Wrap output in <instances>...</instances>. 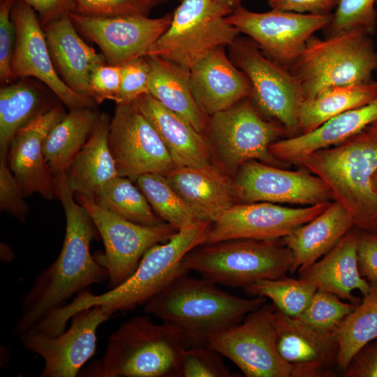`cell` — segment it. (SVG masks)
Instances as JSON below:
<instances>
[{"instance_id":"obj_8","label":"cell","mask_w":377,"mask_h":377,"mask_svg":"<svg viewBox=\"0 0 377 377\" xmlns=\"http://www.w3.org/2000/svg\"><path fill=\"white\" fill-rule=\"evenodd\" d=\"M232 10L214 0H182L168 29L147 56L157 57L190 71L219 47H228L239 36L226 21Z\"/></svg>"},{"instance_id":"obj_38","label":"cell","mask_w":377,"mask_h":377,"mask_svg":"<svg viewBox=\"0 0 377 377\" xmlns=\"http://www.w3.org/2000/svg\"><path fill=\"white\" fill-rule=\"evenodd\" d=\"M357 304L343 302L334 294L317 290L308 306L297 318L318 331L336 333Z\"/></svg>"},{"instance_id":"obj_20","label":"cell","mask_w":377,"mask_h":377,"mask_svg":"<svg viewBox=\"0 0 377 377\" xmlns=\"http://www.w3.org/2000/svg\"><path fill=\"white\" fill-rule=\"evenodd\" d=\"M65 114L61 105L53 106L20 129L10 142L7 164L25 197L38 193L47 200L57 198L54 178L45 159L43 142Z\"/></svg>"},{"instance_id":"obj_17","label":"cell","mask_w":377,"mask_h":377,"mask_svg":"<svg viewBox=\"0 0 377 377\" xmlns=\"http://www.w3.org/2000/svg\"><path fill=\"white\" fill-rule=\"evenodd\" d=\"M233 182L237 199L243 203L309 206L333 200L327 186L311 172L287 170L256 160L242 164Z\"/></svg>"},{"instance_id":"obj_29","label":"cell","mask_w":377,"mask_h":377,"mask_svg":"<svg viewBox=\"0 0 377 377\" xmlns=\"http://www.w3.org/2000/svg\"><path fill=\"white\" fill-rule=\"evenodd\" d=\"M110 120L108 114L99 113L93 131L66 173L74 194L93 198L101 186L119 175L108 145Z\"/></svg>"},{"instance_id":"obj_1","label":"cell","mask_w":377,"mask_h":377,"mask_svg":"<svg viewBox=\"0 0 377 377\" xmlns=\"http://www.w3.org/2000/svg\"><path fill=\"white\" fill-rule=\"evenodd\" d=\"M54 177L56 198L64 208L66 227L57 259L36 277L24 297L13 334L18 338L91 285L108 280V271L90 252L98 230L88 212L75 198L66 173Z\"/></svg>"},{"instance_id":"obj_36","label":"cell","mask_w":377,"mask_h":377,"mask_svg":"<svg viewBox=\"0 0 377 377\" xmlns=\"http://www.w3.org/2000/svg\"><path fill=\"white\" fill-rule=\"evenodd\" d=\"M132 180L145 195L155 213L177 230L202 220L172 188L164 175L148 173Z\"/></svg>"},{"instance_id":"obj_11","label":"cell","mask_w":377,"mask_h":377,"mask_svg":"<svg viewBox=\"0 0 377 377\" xmlns=\"http://www.w3.org/2000/svg\"><path fill=\"white\" fill-rule=\"evenodd\" d=\"M74 195L91 216L103 240L104 252L94 258L108 271L109 290L118 287L133 274L151 247L169 240L178 231L166 222L145 226L130 221L100 206L92 198Z\"/></svg>"},{"instance_id":"obj_3","label":"cell","mask_w":377,"mask_h":377,"mask_svg":"<svg viewBox=\"0 0 377 377\" xmlns=\"http://www.w3.org/2000/svg\"><path fill=\"white\" fill-rule=\"evenodd\" d=\"M183 271L144 305V311L176 326L188 347L206 344L209 337L239 323L266 302L243 298L220 289L202 277Z\"/></svg>"},{"instance_id":"obj_31","label":"cell","mask_w":377,"mask_h":377,"mask_svg":"<svg viewBox=\"0 0 377 377\" xmlns=\"http://www.w3.org/2000/svg\"><path fill=\"white\" fill-rule=\"evenodd\" d=\"M98 115L94 108H72L50 130L43 142V151L53 176L66 173L93 131Z\"/></svg>"},{"instance_id":"obj_2","label":"cell","mask_w":377,"mask_h":377,"mask_svg":"<svg viewBox=\"0 0 377 377\" xmlns=\"http://www.w3.org/2000/svg\"><path fill=\"white\" fill-rule=\"evenodd\" d=\"M211 226L200 220L178 230L169 240L151 247L122 284L101 295L91 293L89 288L80 292L70 303L42 320L38 330L47 336L59 335L74 314L94 306H101L113 316L145 305L177 275L186 271L181 266L184 257L206 243Z\"/></svg>"},{"instance_id":"obj_42","label":"cell","mask_w":377,"mask_h":377,"mask_svg":"<svg viewBox=\"0 0 377 377\" xmlns=\"http://www.w3.org/2000/svg\"><path fill=\"white\" fill-rule=\"evenodd\" d=\"M150 71L147 56L121 66V84L116 104L132 102L143 94H149Z\"/></svg>"},{"instance_id":"obj_28","label":"cell","mask_w":377,"mask_h":377,"mask_svg":"<svg viewBox=\"0 0 377 377\" xmlns=\"http://www.w3.org/2000/svg\"><path fill=\"white\" fill-rule=\"evenodd\" d=\"M354 227L350 215L339 202H331L316 217L282 238L290 250V274L301 273L328 253Z\"/></svg>"},{"instance_id":"obj_22","label":"cell","mask_w":377,"mask_h":377,"mask_svg":"<svg viewBox=\"0 0 377 377\" xmlns=\"http://www.w3.org/2000/svg\"><path fill=\"white\" fill-rule=\"evenodd\" d=\"M189 73L194 97L208 117L251 96L247 76L233 64L223 47L206 55Z\"/></svg>"},{"instance_id":"obj_19","label":"cell","mask_w":377,"mask_h":377,"mask_svg":"<svg viewBox=\"0 0 377 377\" xmlns=\"http://www.w3.org/2000/svg\"><path fill=\"white\" fill-rule=\"evenodd\" d=\"M12 18L16 32L11 64L15 78H37L70 109L94 108L96 103L93 98L75 91L59 77L52 59L44 29L34 8L22 0H16Z\"/></svg>"},{"instance_id":"obj_24","label":"cell","mask_w":377,"mask_h":377,"mask_svg":"<svg viewBox=\"0 0 377 377\" xmlns=\"http://www.w3.org/2000/svg\"><path fill=\"white\" fill-rule=\"evenodd\" d=\"M377 121V99L328 119L316 129L277 140L269 152L284 165L298 164L309 154L339 145Z\"/></svg>"},{"instance_id":"obj_6","label":"cell","mask_w":377,"mask_h":377,"mask_svg":"<svg viewBox=\"0 0 377 377\" xmlns=\"http://www.w3.org/2000/svg\"><path fill=\"white\" fill-rule=\"evenodd\" d=\"M377 70V50L371 36L361 29L320 39L311 36L288 71L303 100L330 88L367 83Z\"/></svg>"},{"instance_id":"obj_7","label":"cell","mask_w":377,"mask_h":377,"mask_svg":"<svg viewBox=\"0 0 377 377\" xmlns=\"http://www.w3.org/2000/svg\"><path fill=\"white\" fill-rule=\"evenodd\" d=\"M293 257L282 239H235L205 243L190 251L181 266L217 285L246 288L290 272Z\"/></svg>"},{"instance_id":"obj_37","label":"cell","mask_w":377,"mask_h":377,"mask_svg":"<svg viewBox=\"0 0 377 377\" xmlns=\"http://www.w3.org/2000/svg\"><path fill=\"white\" fill-rule=\"evenodd\" d=\"M243 289L250 297L268 298L276 309L293 318H298L303 313L317 290L302 278L291 279L286 276L260 280Z\"/></svg>"},{"instance_id":"obj_41","label":"cell","mask_w":377,"mask_h":377,"mask_svg":"<svg viewBox=\"0 0 377 377\" xmlns=\"http://www.w3.org/2000/svg\"><path fill=\"white\" fill-rule=\"evenodd\" d=\"M154 6L148 0H75L72 12L94 17L148 15Z\"/></svg>"},{"instance_id":"obj_18","label":"cell","mask_w":377,"mask_h":377,"mask_svg":"<svg viewBox=\"0 0 377 377\" xmlns=\"http://www.w3.org/2000/svg\"><path fill=\"white\" fill-rule=\"evenodd\" d=\"M77 29L96 44L108 64L123 66L145 57L170 27L172 14L157 18L133 15L94 17L68 13Z\"/></svg>"},{"instance_id":"obj_48","label":"cell","mask_w":377,"mask_h":377,"mask_svg":"<svg viewBox=\"0 0 377 377\" xmlns=\"http://www.w3.org/2000/svg\"><path fill=\"white\" fill-rule=\"evenodd\" d=\"M340 0H267L273 10L302 14L325 15L332 14Z\"/></svg>"},{"instance_id":"obj_27","label":"cell","mask_w":377,"mask_h":377,"mask_svg":"<svg viewBox=\"0 0 377 377\" xmlns=\"http://www.w3.org/2000/svg\"><path fill=\"white\" fill-rule=\"evenodd\" d=\"M362 232L349 230L323 257L300 273L317 290L334 294L340 299L358 304L360 300L352 292L358 290L365 295L369 283L363 278L358 266V246Z\"/></svg>"},{"instance_id":"obj_25","label":"cell","mask_w":377,"mask_h":377,"mask_svg":"<svg viewBox=\"0 0 377 377\" xmlns=\"http://www.w3.org/2000/svg\"><path fill=\"white\" fill-rule=\"evenodd\" d=\"M43 27L52 59L59 77L68 87L89 96L91 74L97 66L107 64L105 58L80 37L68 13Z\"/></svg>"},{"instance_id":"obj_14","label":"cell","mask_w":377,"mask_h":377,"mask_svg":"<svg viewBox=\"0 0 377 377\" xmlns=\"http://www.w3.org/2000/svg\"><path fill=\"white\" fill-rule=\"evenodd\" d=\"M332 14L318 15L272 9L249 10L241 5L226 17L240 34L256 42L269 58L288 69L306 40L330 22Z\"/></svg>"},{"instance_id":"obj_56","label":"cell","mask_w":377,"mask_h":377,"mask_svg":"<svg viewBox=\"0 0 377 377\" xmlns=\"http://www.w3.org/2000/svg\"><path fill=\"white\" fill-rule=\"evenodd\" d=\"M375 122H376V123H377V121H376Z\"/></svg>"},{"instance_id":"obj_52","label":"cell","mask_w":377,"mask_h":377,"mask_svg":"<svg viewBox=\"0 0 377 377\" xmlns=\"http://www.w3.org/2000/svg\"><path fill=\"white\" fill-rule=\"evenodd\" d=\"M372 185H373L374 191L377 194V171L374 175L373 180H372Z\"/></svg>"},{"instance_id":"obj_40","label":"cell","mask_w":377,"mask_h":377,"mask_svg":"<svg viewBox=\"0 0 377 377\" xmlns=\"http://www.w3.org/2000/svg\"><path fill=\"white\" fill-rule=\"evenodd\" d=\"M223 357L207 344L186 347L180 357L178 377H231Z\"/></svg>"},{"instance_id":"obj_30","label":"cell","mask_w":377,"mask_h":377,"mask_svg":"<svg viewBox=\"0 0 377 377\" xmlns=\"http://www.w3.org/2000/svg\"><path fill=\"white\" fill-rule=\"evenodd\" d=\"M147 57L151 68L149 94L198 132L206 135L209 117L202 111L194 97L189 71L157 57Z\"/></svg>"},{"instance_id":"obj_55","label":"cell","mask_w":377,"mask_h":377,"mask_svg":"<svg viewBox=\"0 0 377 377\" xmlns=\"http://www.w3.org/2000/svg\"><path fill=\"white\" fill-rule=\"evenodd\" d=\"M148 1H151V0H148ZM151 3H152V2H151Z\"/></svg>"},{"instance_id":"obj_45","label":"cell","mask_w":377,"mask_h":377,"mask_svg":"<svg viewBox=\"0 0 377 377\" xmlns=\"http://www.w3.org/2000/svg\"><path fill=\"white\" fill-rule=\"evenodd\" d=\"M121 77V66L104 64L97 66L91 74L88 95L96 103L106 100L117 101Z\"/></svg>"},{"instance_id":"obj_33","label":"cell","mask_w":377,"mask_h":377,"mask_svg":"<svg viewBox=\"0 0 377 377\" xmlns=\"http://www.w3.org/2000/svg\"><path fill=\"white\" fill-rule=\"evenodd\" d=\"M49 106L38 88L26 82L3 86L0 89V156L6 158L16 133Z\"/></svg>"},{"instance_id":"obj_35","label":"cell","mask_w":377,"mask_h":377,"mask_svg":"<svg viewBox=\"0 0 377 377\" xmlns=\"http://www.w3.org/2000/svg\"><path fill=\"white\" fill-rule=\"evenodd\" d=\"M92 198L100 206L130 221L145 226L165 223L129 177L117 176L101 186Z\"/></svg>"},{"instance_id":"obj_4","label":"cell","mask_w":377,"mask_h":377,"mask_svg":"<svg viewBox=\"0 0 377 377\" xmlns=\"http://www.w3.org/2000/svg\"><path fill=\"white\" fill-rule=\"evenodd\" d=\"M298 165L321 179L332 198L348 211L354 228L377 232V123L343 143L315 151Z\"/></svg>"},{"instance_id":"obj_44","label":"cell","mask_w":377,"mask_h":377,"mask_svg":"<svg viewBox=\"0 0 377 377\" xmlns=\"http://www.w3.org/2000/svg\"><path fill=\"white\" fill-rule=\"evenodd\" d=\"M16 0H0V80L8 83L15 79L12 59L15 45V27L12 10Z\"/></svg>"},{"instance_id":"obj_49","label":"cell","mask_w":377,"mask_h":377,"mask_svg":"<svg viewBox=\"0 0 377 377\" xmlns=\"http://www.w3.org/2000/svg\"><path fill=\"white\" fill-rule=\"evenodd\" d=\"M40 16L43 26L64 14L72 12L75 0H22Z\"/></svg>"},{"instance_id":"obj_10","label":"cell","mask_w":377,"mask_h":377,"mask_svg":"<svg viewBox=\"0 0 377 377\" xmlns=\"http://www.w3.org/2000/svg\"><path fill=\"white\" fill-rule=\"evenodd\" d=\"M233 64L247 76L250 98L263 117L281 124L291 137L299 133L300 88L288 69L267 56L249 37L238 36L228 47Z\"/></svg>"},{"instance_id":"obj_5","label":"cell","mask_w":377,"mask_h":377,"mask_svg":"<svg viewBox=\"0 0 377 377\" xmlns=\"http://www.w3.org/2000/svg\"><path fill=\"white\" fill-rule=\"evenodd\" d=\"M188 347L182 332L147 316L123 323L108 339L104 353L81 370L84 377H178L179 360Z\"/></svg>"},{"instance_id":"obj_39","label":"cell","mask_w":377,"mask_h":377,"mask_svg":"<svg viewBox=\"0 0 377 377\" xmlns=\"http://www.w3.org/2000/svg\"><path fill=\"white\" fill-rule=\"evenodd\" d=\"M376 0H340L332 18L324 29L325 37L353 29L373 36L376 30Z\"/></svg>"},{"instance_id":"obj_12","label":"cell","mask_w":377,"mask_h":377,"mask_svg":"<svg viewBox=\"0 0 377 377\" xmlns=\"http://www.w3.org/2000/svg\"><path fill=\"white\" fill-rule=\"evenodd\" d=\"M272 304L262 305L239 323L209 337L207 345L232 361L247 377H292L279 355Z\"/></svg>"},{"instance_id":"obj_50","label":"cell","mask_w":377,"mask_h":377,"mask_svg":"<svg viewBox=\"0 0 377 377\" xmlns=\"http://www.w3.org/2000/svg\"><path fill=\"white\" fill-rule=\"evenodd\" d=\"M1 251L6 252V254H1V260L2 262L8 263L14 259L15 256L12 249L6 244H1Z\"/></svg>"},{"instance_id":"obj_51","label":"cell","mask_w":377,"mask_h":377,"mask_svg":"<svg viewBox=\"0 0 377 377\" xmlns=\"http://www.w3.org/2000/svg\"><path fill=\"white\" fill-rule=\"evenodd\" d=\"M219 5L231 10L240 6L242 0H214Z\"/></svg>"},{"instance_id":"obj_26","label":"cell","mask_w":377,"mask_h":377,"mask_svg":"<svg viewBox=\"0 0 377 377\" xmlns=\"http://www.w3.org/2000/svg\"><path fill=\"white\" fill-rule=\"evenodd\" d=\"M154 127L176 167L212 165V151L205 135L184 118L165 108L150 94L134 101Z\"/></svg>"},{"instance_id":"obj_54","label":"cell","mask_w":377,"mask_h":377,"mask_svg":"<svg viewBox=\"0 0 377 377\" xmlns=\"http://www.w3.org/2000/svg\"><path fill=\"white\" fill-rule=\"evenodd\" d=\"M376 6H377V0H376Z\"/></svg>"},{"instance_id":"obj_46","label":"cell","mask_w":377,"mask_h":377,"mask_svg":"<svg viewBox=\"0 0 377 377\" xmlns=\"http://www.w3.org/2000/svg\"><path fill=\"white\" fill-rule=\"evenodd\" d=\"M357 254L361 276L369 284L377 283V232H362Z\"/></svg>"},{"instance_id":"obj_34","label":"cell","mask_w":377,"mask_h":377,"mask_svg":"<svg viewBox=\"0 0 377 377\" xmlns=\"http://www.w3.org/2000/svg\"><path fill=\"white\" fill-rule=\"evenodd\" d=\"M336 335L337 369L343 373L358 350L377 339V283L370 284L369 291L345 318Z\"/></svg>"},{"instance_id":"obj_15","label":"cell","mask_w":377,"mask_h":377,"mask_svg":"<svg viewBox=\"0 0 377 377\" xmlns=\"http://www.w3.org/2000/svg\"><path fill=\"white\" fill-rule=\"evenodd\" d=\"M112 316L94 306L74 314L69 328L59 335L30 330L18 339L24 349L43 360L40 377H75L96 353L98 327Z\"/></svg>"},{"instance_id":"obj_9","label":"cell","mask_w":377,"mask_h":377,"mask_svg":"<svg viewBox=\"0 0 377 377\" xmlns=\"http://www.w3.org/2000/svg\"><path fill=\"white\" fill-rule=\"evenodd\" d=\"M285 133L281 124L267 121L249 97L209 117L205 135L222 170L235 175L242 164L252 160L285 165L269 152L270 145Z\"/></svg>"},{"instance_id":"obj_13","label":"cell","mask_w":377,"mask_h":377,"mask_svg":"<svg viewBox=\"0 0 377 377\" xmlns=\"http://www.w3.org/2000/svg\"><path fill=\"white\" fill-rule=\"evenodd\" d=\"M108 145L118 175H165L175 165L157 131L135 101L117 103L111 118Z\"/></svg>"},{"instance_id":"obj_23","label":"cell","mask_w":377,"mask_h":377,"mask_svg":"<svg viewBox=\"0 0 377 377\" xmlns=\"http://www.w3.org/2000/svg\"><path fill=\"white\" fill-rule=\"evenodd\" d=\"M214 164L175 167L164 177L200 219L214 222L238 200L233 179Z\"/></svg>"},{"instance_id":"obj_43","label":"cell","mask_w":377,"mask_h":377,"mask_svg":"<svg viewBox=\"0 0 377 377\" xmlns=\"http://www.w3.org/2000/svg\"><path fill=\"white\" fill-rule=\"evenodd\" d=\"M26 198L6 158L0 156V209L18 221L24 223L29 214Z\"/></svg>"},{"instance_id":"obj_47","label":"cell","mask_w":377,"mask_h":377,"mask_svg":"<svg viewBox=\"0 0 377 377\" xmlns=\"http://www.w3.org/2000/svg\"><path fill=\"white\" fill-rule=\"evenodd\" d=\"M342 374L346 377H377V339L358 350Z\"/></svg>"},{"instance_id":"obj_21","label":"cell","mask_w":377,"mask_h":377,"mask_svg":"<svg viewBox=\"0 0 377 377\" xmlns=\"http://www.w3.org/2000/svg\"><path fill=\"white\" fill-rule=\"evenodd\" d=\"M274 320L277 350L293 366L292 377L328 376L334 365L337 368L336 333L318 331L277 309Z\"/></svg>"},{"instance_id":"obj_32","label":"cell","mask_w":377,"mask_h":377,"mask_svg":"<svg viewBox=\"0 0 377 377\" xmlns=\"http://www.w3.org/2000/svg\"><path fill=\"white\" fill-rule=\"evenodd\" d=\"M377 99V81L337 86L303 100L298 113L300 134L309 133L328 119ZM299 135V134H298Z\"/></svg>"},{"instance_id":"obj_16","label":"cell","mask_w":377,"mask_h":377,"mask_svg":"<svg viewBox=\"0 0 377 377\" xmlns=\"http://www.w3.org/2000/svg\"><path fill=\"white\" fill-rule=\"evenodd\" d=\"M330 203L331 201L301 207L267 202L235 204L212 223L206 243L235 239H282L316 217Z\"/></svg>"},{"instance_id":"obj_53","label":"cell","mask_w":377,"mask_h":377,"mask_svg":"<svg viewBox=\"0 0 377 377\" xmlns=\"http://www.w3.org/2000/svg\"><path fill=\"white\" fill-rule=\"evenodd\" d=\"M154 5H156L157 3H159L161 2L165 1L167 0H151Z\"/></svg>"}]
</instances>
